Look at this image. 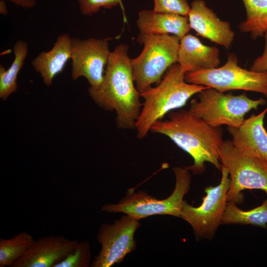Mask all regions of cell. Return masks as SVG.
<instances>
[{
	"label": "cell",
	"mask_w": 267,
	"mask_h": 267,
	"mask_svg": "<svg viewBox=\"0 0 267 267\" xmlns=\"http://www.w3.org/2000/svg\"><path fill=\"white\" fill-rule=\"evenodd\" d=\"M129 46L121 44L110 52L103 81L97 88L89 87V95L100 107L115 111L118 128L134 130L142 103L133 77Z\"/></svg>",
	"instance_id": "1"
},
{
	"label": "cell",
	"mask_w": 267,
	"mask_h": 267,
	"mask_svg": "<svg viewBox=\"0 0 267 267\" xmlns=\"http://www.w3.org/2000/svg\"><path fill=\"white\" fill-rule=\"evenodd\" d=\"M168 119L154 123L150 131L169 137L193 159L186 168L195 175L202 174L209 162L219 170L222 164L219 154L224 142L221 127L209 125L189 109L171 111Z\"/></svg>",
	"instance_id": "2"
},
{
	"label": "cell",
	"mask_w": 267,
	"mask_h": 267,
	"mask_svg": "<svg viewBox=\"0 0 267 267\" xmlns=\"http://www.w3.org/2000/svg\"><path fill=\"white\" fill-rule=\"evenodd\" d=\"M185 74L176 63L168 69L157 86L140 92L143 102L135 127L139 139L147 135L154 123L172 111L183 107L191 96L209 88L188 83L185 81Z\"/></svg>",
	"instance_id": "3"
},
{
	"label": "cell",
	"mask_w": 267,
	"mask_h": 267,
	"mask_svg": "<svg viewBox=\"0 0 267 267\" xmlns=\"http://www.w3.org/2000/svg\"><path fill=\"white\" fill-rule=\"evenodd\" d=\"M180 39L175 35L139 33L137 41L143 49L131 59L135 86L140 92L158 84L168 69L177 62Z\"/></svg>",
	"instance_id": "4"
},
{
	"label": "cell",
	"mask_w": 267,
	"mask_h": 267,
	"mask_svg": "<svg viewBox=\"0 0 267 267\" xmlns=\"http://www.w3.org/2000/svg\"><path fill=\"white\" fill-rule=\"evenodd\" d=\"M173 170L176 178L175 187L167 198L159 200L144 191L135 192L130 189L118 203L106 204L101 207L100 211L123 213L139 220L157 215L180 218L183 197L190 188L191 175L186 167H175Z\"/></svg>",
	"instance_id": "5"
},
{
	"label": "cell",
	"mask_w": 267,
	"mask_h": 267,
	"mask_svg": "<svg viewBox=\"0 0 267 267\" xmlns=\"http://www.w3.org/2000/svg\"><path fill=\"white\" fill-rule=\"evenodd\" d=\"M266 103L263 98L252 99L245 93L235 95L209 87L191 100L189 110L212 127L239 128L248 112Z\"/></svg>",
	"instance_id": "6"
},
{
	"label": "cell",
	"mask_w": 267,
	"mask_h": 267,
	"mask_svg": "<svg viewBox=\"0 0 267 267\" xmlns=\"http://www.w3.org/2000/svg\"><path fill=\"white\" fill-rule=\"evenodd\" d=\"M222 165L230 178L227 201L243 202L242 191L261 189L267 194V163L260 157L235 147L231 140L224 141L219 154Z\"/></svg>",
	"instance_id": "7"
},
{
	"label": "cell",
	"mask_w": 267,
	"mask_h": 267,
	"mask_svg": "<svg viewBox=\"0 0 267 267\" xmlns=\"http://www.w3.org/2000/svg\"><path fill=\"white\" fill-rule=\"evenodd\" d=\"M222 177L219 184L205 188L206 196L202 203L195 207L183 200L180 218L192 227L197 240H211L215 236L222 219L227 206V192L230 178L227 169L222 165Z\"/></svg>",
	"instance_id": "8"
},
{
	"label": "cell",
	"mask_w": 267,
	"mask_h": 267,
	"mask_svg": "<svg viewBox=\"0 0 267 267\" xmlns=\"http://www.w3.org/2000/svg\"><path fill=\"white\" fill-rule=\"evenodd\" d=\"M184 79L188 83L209 87L221 92L244 90L262 93L267 98V71L255 72L241 68L233 53L228 55L223 66L187 72Z\"/></svg>",
	"instance_id": "9"
},
{
	"label": "cell",
	"mask_w": 267,
	"mask_h": 267,
	"mask_svg": "<svg viewBox=\"0 0 267 267\" xmlns=\"http://www.w3.org/2000/svg\"><path fill=\"white\" fill-rule=\"evenodd\" d=\"M140 220L126 214L112 223L100 224L96 239L101 248L90 267H111L121 263L135 248L134 235Z\"/></svg>",
	"instance_id": "10"
},
{
	"label": "cell",
	"mask_w": 267,
	"mask_h": 267,
	"mask_svg": "<svg viewBox=\"0 0 267 267\" xmlns=\"http://www.w3.org/2000/svg\"><path fill=\"white\" fill-rule=\"evenodd\" d=\"M109 39L71 38L70 59L73 80L83 77L87 80L90 87L97 88L100 85L111 52Z\"/></svg>",
	"instance_id": "11"
},
{
	"label": "cell",
	"mask_w": 267,
	"mask_h": 267,
	"mask_svg": "<svg viewBox=\"0 0 267 267\" xmlns=\"http://www.w3.org/2000/svg\"><path fill=\"white\" fill-rule=\"evenodd\" d=\"M79 242L59 235L40 237L12 267H54L75 249Z\"/></svg>",
	"instance_id": "12"
},
{
	"label": "cell",
	"mask_w": 267,
	"mask_h": 267,
	"mask_svg": "<svg viewBox=\"0 0 267 267\" xmlns=\"http://www.w3.org/2000/svg\"><path fill=\"white\" fill-rule=\"evenodd\" d=\"M190 6L187 17L191 29L201 37L229 49L235 35L230 24L220 20L203 0H194Z\"/></svg>",
	"instance_id": "13"
},
{
	"label": "cell",
	"mask_w": 267,
	"mask_h": 267,
	"mask_svg": "<svg viewBox=\"0 0 267 267\" xmlns=\"http://www.w3.org/2000/svg\"><path fill=\"white\" fill-rule=\"evenodd\" d=\"M267 107L258 115L245 119L239 128L227 127L232 143L238 149L256 155L267 163V131L264 118Z\"/></svg>",
	"instance_id": "14"
},
{
	"label": "cell",
	"mask_w": 267,
	"mask_h": 267,
	"mask_svg": "<svg viewBox=\"0 0 267 267\" xmlns=\"http://www.w3.org/2000/svg\"><path fill=\"white\" fill-rule=\"evenodd\" d=\"M177 63L185 73L216 68L221 63L219 50L187 34L180 39Z\"/></svg>",
	"instance_id": "15"
},
{
	"label": "cell",
	"mask_w": 267,
	"mask_h": 267,
	"mask_svg": "<svg viewBox=\"0 0 267 267\" xmlns=\"http://www.w3.org/2000/svg\"><path fill=\"white\" fill-rule=\"evenodd\" d=\"M136 25L141 34H173L180 39L191 29L187 16L158 12L153 9L140 10Z\"/></svg>",
	"instance_id": "16"
},
{
	"label": "cell",
	"mask_w": 267,
	"mask_h": 267,
	"mask_svg": "<svg viewBox=\"0 0 267 267\" xmlns=\"http://www.w3.org/2000/svg\"><path fill=\"white\" fill-rule=\"evenodd\" d=\"M71 38L68 33L59 35L52 48L42 51L31 61L33 69L41 75L44 84L50 87L71 58Z\"/></svg>",
	"instance_id": "17"
},
{
	"label": "cell",
	"mask_w": 267,
	"mask_h": 267,
	"mask_svg": "<svg viewBox=\"0 0 267 267\" xmlns=\"http://www.w3.org/2000/svg\"><path fill=\"white\" fill-rule=\"evenodd\" d=\"M28 52L27 43L23 40L17 41L13 46L14 60L7 70L0 64V98L6 100L18 89L17 79Z\"/></svg>",
	"instance_id": "18"
},
{
	"label": "cell",
	"mask_w": 267,
	"mask_h": 267,
	"mask_svg": "<svg viewBox=\"0 0 267 267\" xmlns=\"http://www.w3.org/2000/svg\"><path fill=\"white\" fill-rule=\"evenodd\" d=\"M246 19L239 24L240 31L250 33L253 40L263 38L267 32V0H242Z\"/></svg>",
	"instance_id": "19"
},
{
	"label": "cell",
	"mask_w": 267,
	"mask_h": 267,
	"mask_svg": "<svg viewBox=\"0 0 267 267\" xmlns=\"http://www.w3.org/2000/svg\"><path fill=\"white\" fill-rule=\"evenodd\" d=\"M35 240L33 236L25 231L9 239L0 238V267H12L27 253Z\"/></svg>",
	"instance_id": "20"
},
{
	"label": "cell",
	"mask_w": 267,
	"mask_h": 267,
	"mask_svg": "<svg viewBox=\"0 0 267 267\" xmlns=\"http://www.w3.org/2000/svg\"><path fill=\"white\" fill-rule=\"evenodd\" d=\"M250 224L267 227V198L261 205L248 211L242 210L235 202L228 201L222 224Z\"/></svg>",
	"instance_id": "21"
},
{
	"label": "cell",
	"mask_w": 267,
	"mask_h": 267,
	"mask_svg": "<svg viewBox=\"0 0 267 267\" xmlns=\"http://www.w3.org/2000/svg\"><path fill=\"white\" fill-rule=\"evenodd\" d=\"M91 262L90 243L84 240L79 242L74 250L54 267H89Z\"/></svg>",
	"instance_id": "22"
},
{
	"label": "cell",
	"mask_w": 267,
	"mask_h": 267,
	"mask_svg": "<svg viewBox=\"0 0 267 267\" xmlns=\"http://www.w3.org/2000/svg\"><path fill=\"white\" fill-rule=\"evenodd\" d=\"M153 10L187 16L190 10L187 0H154Z\"/></svg>",
	"instance_id": "23"
},
{
	"label": "cell",
	"mask_w": 267,
	"mask_h": 267,
	"mask_svg": "<svg viewBox=\"0 0 267 267\" xmlns=\"http://www.w3.org/2000/svg\"><path fill=\"white\" fill-rule=\"evenodd\" d=\"M81 13L84 16H91L101 8L110 9L118 5L123 8L122 0H76Z\"/></svg>",
	"instance_id": "24"
},
{
	"label": "cell",
	"mask_w": 267,
	"mask_h": 267,
	"mask_svg": "<svg viewBox=\"0 0 267 267\" xmlns=\"http://www.w3.org/2000/svg\"><path fill=\"white\" fill-rule=\"evenodd\" d=\"M265 44L262 54L253 62L250 70L255 72L267 71V32L264 35Z\"/></svg>",
	"instance_id": "25"
},
{
	"label": "cell",
	"mask_w": 267,
	"mask_h": 267,
	"mask_svg": "<svg viewBox=\"0 0 267 267\" xmlns=\"http://www.w3.org/2000/svg\"><path fill=\"white\" fill-rule=\"evenodd\" d=\"M9 0L16 5L23 8H31L34 7L37 0Z\"/></svg>",
	"instance_id": "26"
},
{
	"label": "cell",
	"mask_w": 267,
	"mask_h": 267,
	"mask_svg": "<svg viewBox=\"0 0 267 267\" xmlns=\"http://www.w3.org/2000/svg\"><path fill=\"white\" fill-rule=\"evenodd\" d=\"M7 9L6 3L4 0H0V13L2 15H6L7 14Z\"/></svg>",
	"instance_id": "27"
}]
</instances>
